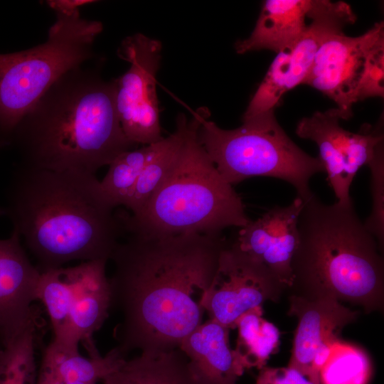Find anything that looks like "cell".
Masks as SVG:
<instances>
[{
    "mask_svg": "<svg viewBox=\"0 0 384 384\" xmlns=\"http://www.w3.org/2000/svg\"><path fill=\"white\" fill-rule=\"evenodd\" d=\"M9 142L21 165L91 174L136 144L125 136L113 81L82 65L63 75L20 120Z\"/></svg>",
    "mask_w": 384,
    "mask_h": 384,
    "instance_id": "cell-3",
    "label": "cell"
},
{
    "mask_svg": "<svg viewBox=\"0 0 384 384\" xmlns=\"http://www.w3.org/2000/svg\"><path fill=\"white\" fill-rule=\"evenodd\" d=\"M125 359L117 347L105 356L86 358L80 356L78 348L66 347L52 341L44 352L41 368L54 373L65 383L96 384L115 370Z\"/></svg>",
    "mask_w": 384,
    "mask_h": 384,
    "instance_id": "cell-21",
    "label": "cell"
},
{
    "mask_svg": "<svg viewBox=\"0 0 384 384\" xmlns=\"http://www.w3.org/2000/svg\"><path fill=\"white\" fill-rule=\"evenodd\" d=\"M103 384H198L179 348L141 352L102 379Z\"/></svg>",
    "mask_w": 384,
    "mask_h": 384,
    "instance_id": "cell-19",
    "label": "cell"
},
{
    "mask_svg": "<svg viewBox=\"0 0 384 384\" xmlns=\"http://www.w3.org/2000/svg\"><path fill=\"white\" fill-rule=\"evenodd\" d=\"M56 16L46 42L0 54L1 143L9 142L22 117L58 78L93 57L102 23L82 18L78 9L56 12Z\"/></svg>",
    "mask_w": 384,
    "mask_h": 384,
    "instance_id": "cell-7",
    "label": "cell"
},
{
    "mask_svg": "<svg viewBox=\"0 0 384 384\" xmlns=\"http://www.w3.org/2000/svg\"><path fill=\"white\" fill-rule=\"evenodd\" d=\"M286 289L262 264L228 242L202 306L210 319L234 329L241 315L267 301H278Z\"/></svg>",
    "mask_w": 384,
    "mask_h": 384,
    "instance_id": "cell-10",
    "label": "cell"
},
{
    "mask_svg": "<svg viewBox=\"0 0 384 384\" xmlns=\"http://www.w3.org/2000/svg\"><path fill=\"white\" fill-rule=\"evenodd\" d=\"M201 112H195L189 120L176 163L162 186L138 213L119 211L126 233L219 234L226 228H242L250 222L240 197L198 140Z\"/></svg>",
    "mask_w": 384,
    "mask_h": 384,
    "instance_id": "cell-5",
    "label": "cell"
},
{
    "mask_svg": "<svg viewBox=\"0 0 384 384\" xmlns=\"http://www.w3.org/2000/svg\"><path fill=\"white\" fill-rule=\"evenodd\" d=\"M299 243L292 262L293 294L332 298L380 311L384 262L374 236L353 202L326 204L313 193L298 219Z\"/></svg>",
    "mask_w": 384,
    "mask_h": 384,
    "instance_id": "cell-4",
    "label": "cell"
},
{
    "mask_svg": "<svg viewBox=\"0 0 384 384\" xmlns=\"http://www.w3.org/2000/svg\"><path fill=\"white\" fill-rule=\"evenodd\" d=\"M95 174L19 165L0 216L23 238L41 273L73 260H110L126 234Z\"/></svg>",
    "mask_w": 384,
    "mask_h": 384,
    "instance_id": "cell-2",
    "label": "cell"
},
{
    "mask_svg": "<svg viewBox=\"0 0 384 384\" xmlns=\"http://www.w3.org/2000/svg\"><path fill=\"white\" fill-rule=\"evenodd\" d=\"M106 260L66 267L70 285V327L73 343L82 342L89 355L97 351L92 336L108 317L111 297Z\"/></svg>",
    "mask_w": 384,
    "mask_h": 384,
    "instance_id": "cell-15",
    "label": "cell"
},
{
    "mask_svg": "<svg viewBox=\"0 0 384 384\" xmlns=\"http://www.w3.org/2000/svg\"><path fill=\"white\" fill-rule=\"evenodd\" d=\"M161 43L142 33L122 42L118 55L130 63L113 80L119 119L127 138L137 145L161 140L156 73L161 59Z\"/></svg>",
    "mask_w": 384,
    "mask_h": 384,
    "instance_id": "cell-8",
    "label": "cell"
},
{
    "mask_svg": "<svg viewBox=\"0 0 384 384\" xmlns=\"http://www.w3.org/2000/svg\"><path fill=\"white\" fill-rule=\"evenodd\" d=\"M70 285L65 267L41 273L38 300L44 304L54 333L53 341L64 346L78 348L72 342L70 327Z\"/></svg>",
    "mask_w": 384,
    "mask_h": 384,
    "instance_id": "cell-23",
    "label": "cell"
},
{
    "mask_svg": "<svg viewBox=\"0 0 384 384\" xmlns=\"http://www.w3.org/2000/svg\"><path fill=\"white\" fill-rule=\"evenodd\" d=\"M312 0H267L250 36L235 44L239 54L291 49L305 31Z\"/></svg>",
    "mask_w": 384,
    "mask_h": 384,
    "instance_id": "cell-17",
    "label": "cell"
},
{
    "mask_svg": "<svg viewBox=\"0 0 384 384\" xmlns=\"http://www.w3.org/2000/svg\"><path fill=\"white\" fill-rule=\"evenodd\" d=\"M288 314L298 320L288 367L320 384V370L341 340L342 329L354 322L358 313L332 298L292 294Z\"/></svg>",
    "mask_w": 384,
    "mask_h": 384,
    "instance_id": "cell-12",
    "label": "cell"
},
{
    "mask_svg": "<svg viewBox=\"0 0 384 384\" xmlns=\"http://www.w3.org/2000/svg\"><path fill=\"white\" fill-rule=\"evenodd\" d=\"M341 119L335 107L316 112L297 124L298 137L314 142L328 181L338 203H353L350 187L358 170L373 159L377 146L384 141L381 123L373 127L364 124L358 133L340 126Z\"/></svg>",
    "mask_w": 384,
    "mask_h": 384,
    "instance_id": "cell-9",
    "label": "cell"
},
{
    "mask_svg": "<svg viewBox=\"0 0 384 384\" xmlns=\"http://www.w3.org/2000/svg\"><path fill=\"white\" fill-rule=\"evenodd\" d=\"M189 120L183 114L176 119L175 131L156 143L125 205L131 214L138 213L172 171L186 139Z\"/></svg>",
    "mask_w": 384,
    "mask_h": 384,
    "instance_id": "cell-20",
    "label": "cell"
},
{
    "mask_svg": "<svg viewBox=\"0 0 384 384\" xmlns=\"http://www.w3.org/2000/svg\"><path fill=\"white\" fill-rule=\"evenodd\" d=\"M370 171L372 209L364 225L377 240L383 252L384 245V141L376 147L368 164Z\"/></svg>",
    "mask_w": 384,
    "mask_h": 384,
    "instance_id": "cell-28",
    "label": "cell"
},
{
    "mask_svg": "<svg viewBox=\"0 0 384 384\" xmlns=\"http://www.w3.org/2000/svg\"><path fill=\"white\" fill-rule=\"evenodd\" d=\"M306 17L310 23L289 51L287 92L302 84L323 42L356 20L349 4L327 0H312Z\"/></svg>",
    "mask_w": 384,
    "mask_h": 384,
    "instance_id": "cell-18",
    "label": "cell"
},
{
    "mask_svg": "<svg viewBox=\"0 0 384 384\" xmlns=\"http://www.w3.org/2000/svg\"><path fill=\"white\" fill-rule=\"evenodd\" d=\"M230 329L208 319L181 342L179 348L188 361L198 384H237L244 370L229 343Z\"/></svg>",
    "mask_w": 384,
    "mask_h": 384,
    "instance_id": "cell-16",
    "label": "cell"
},
{
    "mask_svg": "<svg viewBox=\"0 0 384 384\" xmlns=\"http://www.w3.org/2000/svg\"><path fill=\"white\" fill-rule=\"evenodd\" d=\"M274 110L242 120L234 129H223L207 120L202 111L198 140L223 178L232 186L255 176L279 178L290 183L303 201L314 193L309 181L325 172L318 156L301 149L287 136Z\"/></svg>",
    "mask_w": 384,
    "mask_h": 384,
    "instance_id": "cell-6",
    "label": "cell"
},
{
    "mask_svg": "<svg viewBox=\"0 0 384 384\" xmlns=\"http://www.w3.org/2000/svg\"><path fill=\"white\" fill-rule=\"evenodd\" d=\"M303 205L304 201L297 196L288 206H274L240 228L234 241L287 289L292 285V262L299 243L297 225Z\"/></svg>",
    "mask_w": 384,
    "mask_h": 384,
    "instance_id": "cell-13",
    "label": "cell"
},
{
    "mask_svg": "<svg viewBox=\"0 0 384 384\" xmlns=\"http://www.w3.org/2000/svg\"><path fill=\"white\" fill-rule=\"evenodd\" d=\"M19 233L0 240V340L1 346L21 333L37 316L41 272L31 262Z\"/></svg>",
    "mask_w": 384,
    "mask_h": 384,
    "instance_id": "cell-14",
    "label": "cell"
},
{
    "mask_svg": "<svg viewBox=\"0 0 384 384\" xmlns=\"http://www.w3.org/2000/svg\"><path fill=\"white\" fill-rule=\"evenodd\" d=\"M290 49L277 53L243 114L242 120L274 110L287 92Z\"/></svg>",
    "mask_w": 384,
    "mask_h": 384,
    "instance_id": "cell-27",
    "label": "cell"
},
{
    "mask_svg": "<svg viewBox=\"0 0 384 384\" xmlns=\"http://www.w3.org/2000/svg\"><path fill=\"white\" fill-rule=\"evenodd\" d=\"M36 384H65V382L54 373L41 368Z\"/></svg>",
    "mask_w": 384,
    "mask_h": 384,
    "instance_id": "cell-32",
    "label": "cell"
},
{
    "mask_svg": "<svg viewBox=\"0 0 384 384\" xmlns=\"http://www.w3.org/2000/svg\"><path fill=\"white\" fill-rule=\"evenodd\" d=\"M156 143L124 151L109 164V170L100 185L105 198L114 208L125 206Z\"/></svg>",
    "mask_w": 384,
    "mask_h": 384,
    "instance_id": "cell-24",
    "label": "cell"
},
{
    "mask_svg": "<svg viewBox=\"0 0 384 384\" xmlns=\"http://www.w3.org/2000/svg\"><path fill=\"white\" fill-rule=\"evenodd\" d=\"M262 306L252 308L238 319V338L233 349L236 360L245 371L266 366L271 354L278 350L279 331L262 316Z\"/></svg>",
    "mask_w": 384,
    "mask_h": 384,
    "instance_id": "cell-22",
    "label": "cell"
},
{
    "mask_svg": "<svg viewBox=\"0 0 384 384\" xmlns=\"http://www.w3.org/2000/svg\"><path fill=\"white\" fill-rule=\"evenodd\" d=\"M90 0H50L47 1L48 5L55 12H66L78 9V7L94 3Z\"/></svg>",
    "mask_w": 384,
    "mask_h": 384,
    "instance_id": "cell-31",
    "label": "cell"
},
{
    "mask_svg": "<svg viewBox=\"0 0 384 384\" xmlns=\"http://www.w3.org/2000/svg\"><path fill=\"white\" fill-rule=\"evenodd\" d=\"M1 346H1V340H0V348H1Z\"/></svg>",
    "mask_w": 384,
    "mask_h": 384,
    "instance_id": "cell-33",
    "label": "cell"
},
{
    "mask_svg": "<svg viewBox=\"0 0 384 384\" xmlns=\"http://www.w3.org/2000/svg\"><path fill=\"white\" fill-rule=\"evenodd\" d=\"M384 38L368 51L356 90V102L384 95Z\"/></svg>",
    "mask_w": 384,
    "mask_h": 384,
    "instance_id": "cell-29",
    "label": "cell"
},
{
    "mask_svg": "<svg viewBox=\"0 0 384 384\" xmlns=\"http://www.w3.org/2000/svg\"><path fill=\"white\" fill-rule=\"evenodd\" d=\"M372 364L361 347L337 341L319 372L320 384H368Z\"/></svg>",
    "mask_w": 384,
    "mask_h": 384,
    "instance_id": "cell-26",
    "label": "cell"
},
{
    "mask_svg": "<svg viewBox=\"0 0 384 384\" xmlns=\"http://www.w3.org/2000/svg\"><path fill=\"white\" fill-rule=\"evenodd\" d=\"M255 384H314L296 369L267 367L260 370Z\"/></svg>",
    "mask_w": 384,
    "mask_h": 384,
    "instance_id": "cell-30",
    "label": "cell"
},
{
    "mask_svg": "<svg viewBox=\"0 0 384 384\" xmlns=\"http://www.w3.org/2000/svg\"><path fill=\"white\" fill-rule=\"evenodd\" d=\"M382 38L383 21L359 36H347L343 31L331 35L319 47L302 84L328 96L336 104L341 119H348L357 102L356 90L366 57Z\"/></svg>",
    "mask_w": 384,
    "mask_h": 384,
    "instance_id": "cell-11",
    "label": "cell"
},
{
    "mask_svg": "<svg viewBox=\"0 0 384 384\" xmlns=\"http://www.w3.org/2000/svg\"><path fill=\"white\" fill-rule=\"evenodd\" d=\"M228 244L222 233L129 234L118 243L109 282L110 309L122 316L115 329L122 356L179 348L203 323L202 300Z\"/></svg>",
    "mask_w": 384,
    "mask_h": 384,
    "instance_id": "cell-1",
    "label": "cell"
},
{
    "mask_svg": "<svg viewBox=\"0 0 384 384\" xmlns=\"http://www.w3.org/2000/svg\"><path fill=\"white\" fill-rule=\"evenodd\" d=\"M37 318L0 348V384H35Z\"/></svg>",
    "mask_w": 384,
    "mask_h": 384,
    "instance_id": "cell-25",
    "label": "cell"
}]
</instances>
